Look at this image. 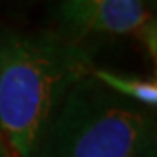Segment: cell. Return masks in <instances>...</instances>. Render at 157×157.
Instances as JSON below:
<instances>
[{
	"instance_id": "3957f363",
	"label": "cell",
	"mask_w": 157,
	"mask_h": 157,
	"mask_svg": "<svg viewBox=\"0 0 157 157\" xmlns=\"http://www.w3.org/2000/svg\"><path fill=\"white\" fill-rule=\"evenodd\" d=\"M56 33L78 42L91 35H131L155 54V21L143 0H59Z\"/></svg>"
},
{
	"instance_id": "6da1fadb",
	"label": "cell",
	"mask_w": 157,
	"mask_h": 157,
	"mask_svg": "<svg viewBox=\"0 0 157 157\" xmlns=\"http://www.w3.org/2000/svg\"><path fill=\"white\" fill-rule=\"evenodd\" d=\"M94 68L89 51L56 32L0 28V136L7 157H33L67 93Z\"/></svg>"
},
{
	"instance_id": "5b68a950",
	"label": "cell",
	"mask_w": 157,
	"mask_h": 157,
	"mask_svg": "<svg viewBox=\"0 0 157 157\" xmlns=\"http://www.w3.org/2000/svg\"><path fill=\"white\" fill-rule=\"evenodd\" d=\"M0 157H7L6 155V148H4V141H2V136H0Z\"/></svg>"
},
{
	"instance_id": "277c9868",
	"label": "cell",
	"mask_w": 157,
	"mask_h": 157,
	"mask_svg": "<svg viewBox=\"0 0 157 157\" xmlns=\"http://www.w3.org/2000/svg\"><path fill=\"white\" fill-rule=\"evenodd\" d=\"M91 77L98 82L113 91L115 94L124 96L128 100L135 101L138 105H143L147 108L155 110L157 107V82L155 78H140V77H129L122 73L103 70V68H93Z\"/></svg>"
},
{
	"instance_id": "7a4b0ae2",
	"label": "cell",
	"mask_w": 157,
	"mask_h": 157,
	"mask_svg": "<svg viewBox=\"0 0 157 157\" xmlns=\"http://www.w3.org/2000/svg\"><path fill=\"white\" fill-rule=\"evenodd\" d=\"M33 157H157L155 110L80 78L40 136Z\"/></svg>"
}]
</instances>
